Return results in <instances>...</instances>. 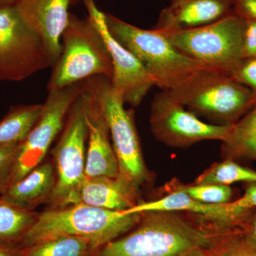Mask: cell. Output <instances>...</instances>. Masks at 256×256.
<instances>
[{
  "instance_id": "24",
  "label": "cell",
  "mask_w": 256,
  "mask_h": 256,
  "mask_svg": "<svg viewBox=\"0 0 256 256\" xmlns=\"http://www.w3.org/2000/svg\"><path fill=\"white\" fill-rule=\"evenodd\" d=\"M166 190L168 192H184L197 201L213 204L228 203L232 196V190L230 186L215 184H193L186 185L175 181L168 184Z\"/></svg>"
},
{
  "instance_id": "22",
  "label": "cell",
  "mask_w": 256,
  "mask_h": 256,
  "mask_svg": "<svg viewBox=\"0 0 256 256\" xmlns=\"http://www.w3.org/2000/svg\"><path fill=\"white\" fill-rule=\"evenodd\" d=\"M228 156H242L256 160V104L242 119L230 126L223 141Z\"/></svg>"
},
{
  "instance_id": "18",
  "label": "cell",
  "mask_w": 256,
  "mask_h": 256,
  "mask_svg": "<svg viewBox=\"0 0 256 256\" xmlns=\"http://www.w3.org/2000/svg\"><path fill=\"white\" fill-rule=\"evenodd\" d=\"M55 184L53 161H44L22 178L10 184L0 197L22 210H34L42 204H48Z\"/></svg>"
},
{
  "instance_id": "13",
  "label": "cell",
  "mask_w": 256,
  "mask_h": 256,
  "mask_svg": "<svg viewBox=\"0 0 256 256\" xmlns=\"http://www.w3.org/2000/svg\"><path fill=\"white\" fill-rule=\"evenodd\" d=\"M70 4V0H18L15 4L24 22L41 38L52 68L62 54L60 40L68 24Z\"/></svg>"
},
{
  "instance_id": "27",
  "label": "cell",
  "mask_w": 256,
  "mask_h": 256,
  "mask_svg": "<svg viewBox=\"0 0 256 256\" xmlns=\"http://www.w3.org/2000/svg\"><path fill=\"white\" fill-rule=\"evenodd\" d=\"M229 75L236 82L250 89L256 97V57L244 58Z\"/></svg>"
},
{
  "instance_id": "6",
  "label": "cell",
  "mask_w": 256,
  "mask_h": 256,
  "mask_svg": "<svg viewBox=\"0 0 256 256\" xmlns=\"http://www.w3.org/2000/svg\"><path fill=\"white\" fill-rule=\"evenodd\" d=\"M168 92L184 107L228 126L236 122L256 104V97L250 89L229 74L213 68L200 70Z\"/></svg>"
},
{
  "instance_id": "12",
  "label": "cell",
  "mask_w": 256,
  "mask_h": 256,
  "mask_svg": "<svg viewBox=\"0 0 256 256\" xmlns=\"http://www.w3.org/2000/svg\"><path fill=\"white\" fill-rule=\"evenodd\" d=\"M88 16L102 34L110 52L112 64L111 86L124 104L137 107L153 86H156L141 62L132 52L111 35L106 24L105 13L98 10L95 0H82Z\"/></svg>"
},
{
  "instance_id": "5",
  "label": "cell",
  "mask_w": 256,
  "mask_h": 256,
  "mask_svg": "<svg viewBox=\"0 0 256 256\" xmlns=\"http://www.w3.org/2000/svg\"><path fill=\"white\" fill-rule=\"evenodd\" d=\"M82 92L92 96L107 121L112 148L118 164L119 175L140 188L150 180L143 158L134 114L114 92L111 79L95 76L80 82Z\"/></svg>"
},
{
  "instance_id": "8",
  "label": "cell",
  "mask_w": 256,
  "mask_h": 256,
  "mask_svg": "<svg viewBox=\"0 0 256 256\" xmlns=\"http://www.w3.org/2000/svg\"><path fill=\"white\" fill-rule=\"evenodd\" d=\"M244 23L233 11L202 28L162 33L184 54L208 68L229 74L244 60Z\"/></svg>"
},
{
  "instance_id": "11",
  "label": "cell",
  "mask_w": 256,
  "mask_h": 256,
  "mask_svg": "<svg viewBox=\"0 0 256 256\" xmlns=\"http://www.w3.org/2000/svg\"><path fill=\"white\" fill-rule=\"evenodd\" d=\"M150 124L156 140L172 148H188L204 140H220L230 126L202 122L169 92L162 90L152 101Z\"/></svg>"
},
{
  "instance_id": "29",
  "label": "cell",
  "mask_w": 256,
  "mask_h": 256,
  "mask_svg": "<svg viewBox=\"0 0 256 256\" xmlns=\"http://www.w3.org/2000/svg\"><path fill=\"white\" fill-rule=\"evenodd\" d=\"M234 11L244 20L256 22V0H234Z\"/></svg>"
},
{
  "instance_id": "25",
  "label": "cell",
  "mask_w": 256,
  "mask_h": 256,
  "mask_svg": "<svg viewBox=\"0 0 256 256\" xmlns=\"http://www.w3.org/2000/svg\"><path fill=\"white\" fill-rule=\"evenodd\" d=\"M208 248L213 256H256V248L244 240L239 228L218 234Z\"/></svg>"
},
{
  "instance_id": "32",
  "label": "cell",
  "mask_w": 256,
  "mask_h": 256,
  "mask_svg": "<svg viewBox=\"0 0 256 256\" xmlns=\"http://www.w3.org/2000/svg\"><path fill=\"white\" fill-rule=\"evenodd\" d=\"M182 256H213L208 247H197L185 252Z\"/></svg>"
},
{
  "instance_id": "26",
  "label": "cell",
  "mask_w": 256,
  "mask_h": 256,
  "mask_svg": "<svg viewBox=\"0 0 256 256\" xmlns=\"http://www.w3.org/2000/svg\"><path fill=\"white\" fill-rule=\"evenodd\" d=\"M20 142L0 144V196L8 188Z\"/></svg>"
},
{
  "instance_id": "20",
  "label": "cell",
  "mask_w": 256,
  "mask_h": 256,
  "mask_svg": "<svg viewBox=\"0 0 256 256\" xmlns=\"http://www.w3.org/2000/svg\"><path fill=\"white\" fill-rule=\"evenodd\" d=\"M97 247L88 239L60 236L20 248L21 256H92Z\"/></svg>"
},
{
  "instance_id": "21",
  "label": "cell",
  "mask_w": 256,
  "mask_h": 256,
  "mask_svg": "<svg viewBox=\"0 0 256 256\" xmlns=\"http://www.w3.org/2000/svg\"><path fill=\"white\" fill-rule=\"evenodd\" d=\"M44 104L12 107L0 121V144L22 142L41 116Z\"/></svg>"
},
{
  "instance_id": "2",
  "label": "cell",
  "mask_w": 256,
  "mask_h": 256,
  "mask_svg": "<svg viewBox=\"0 0 256 256\" xmlns=\"http://www.w3.org/2000/svg\"><path fill=\"white\" fill-rule=\"evenodd\" d=\"M140 218L141 213L104 210L82 204L48 208L38 214L18 248L60 236L88 239L98 248L128 233Z\"/></svg>"
},
{
  "instance_id": "7",
  "label": "cell",
  "mask_w": 256,
  "mask_h": 256,
  "mask_svg": "<svg viewBox=\"0 0 256 256\" xmlns=\"http://www.w3.org/2000/svg\"><path fill=\"white\" fill-rule=\"evenodd\" d=\"M88 136L86 99L82 92L72 104L52 151L56 184L47 204L50 208L75 204L78 188L86 178Z\"/></svg>"
},
{
  "instance_id": "28",
  "label": "cell",
  "mask_w": 256,
  "mask_h": 256,
  "mask_svg": "<svg viewBox=\"0 0 256 256\" xmlns=\"http://www.w3.org/2000/svg\"><path fill=\"white\" fill-rule=\"evenodd\" d=\"M244 34H242L244 58H255L256 57V22L244 20Z\"/></svg>"
},
{
  "instance_id": "3",
  "label": "cell",
  "mask_w": 256,
  "mask_h": 256,
  "mask_svg": "<svg viewBox=\"0 0 256 256\" xmlns=\"http://www.w3.org/2000/svg\"><path fill=\"white\" fill-rule=\"evenodd\" d=\"M112 36L136 56L162 90L172 92L200 70L208 68L180 52L164 34L146 30L105 13Z\"/></svg>"
},
{
  "instance_id": "1",
  "label": "cell",
  "mask_w": 256,
  "mask_h": 256,
  "mask_svg": "<svg viewBox=\"0 0 256 256\" xmlns=\"http://www.w3.org/2000/svg\"><path fill=\"white\" fill-rule=\"evenodd\" d=\"M224 232L186 212H141L130 230L96 249L92 256H182L195 248L210 246Z\"/></svg>"
},
{
  "instance_id": "14",
  "label": "cell",
  "mask_w": 256,
  "mask_h": 256,
  "mask_svg": "<svg viewBox=\"0 0 256 256\" xmlns=\"http://www.w3.org/2000/svg\"><path fill=\"white\" fill-rule=\"evenodd\" d=\"M168 193V195L159 200L150 202L141 201L137 206L126 212H186L202 217L207 222L224 228H239L248 216L236 206L234 202L213 204L197 201L184 192L174 191Z\"/></svg>"
},
{
  "instance_id": "9",
  "label": "cell",
  "mask_w": 256,
  "mask_h": 256,
  "mask_svg": "<svg viewBox=\"0 0 256 256\" xmlns=\"http://www.w3.org/2000/svg\"><path fill=\"white\" fill-rule=\"evenodd\" d=\"M50 67L41 38L24 22L16 6H0V82H22Z\"/></svg>"
},
{
  "instance_id": "34",
  "label": "cell",
  "mask_w": 256,
  "mask_h": 256,
  "mask_svg": "<svg viewBox=\"0 0 256 256\" xmlns=\"http://www.w3.org/2000/svg\"><path fill=\"white\" fill-rule=\"evenodd\" d=\"M18 0H0V6L15 5Z\"/></svg>"
},
{
  "instance_id": "10",
  "label": "cell",
  "mask_w": 256,
  "mask_h": 256,
  "mask_svg": "<svg viewBox=\"0 0 256 256\" xmlns=\"http://www.w3.org/2000/svg\"><path fill=\"white\" fill-rule=\"evenodd\" d=\"M82 92L80 82L48 90L41 116L20 144L10 184L22 178L44 161L52 143L63 129L72 104Z\"/></svg>"
},
{
  "instance_id": "4",
  "label": "cell",
  "mask_w": 256,
  "mask_h": 256,
  "mask_svg": "<svg viewBox=\"0 0 256 256\" xmlns=\"http://www.w3.org/2000/svg\"><path fill=\"white\" fill-rule=\"evenodd\" d=\"M62 52L54 66L48 90L63 88L95 76H112L110 52L100 30L88 16L70 14L62 35Z\"/></svg>"
},
{
  "instance_id": "31",
  "label": "cell",
  "mask_w": 256,
  "mask_h": 256,
  "mask_svg": "<svg viewBox=\"0 0 256 256\" xmlns=\"http://www.w3.org/2000/svg\"><path fill=\"white\" fill-rule=\"evenodd\" d=\"M239 228L244 240L256 248V214L252 218L246 220Z\"/></svg>"
},
{
  "instance_id": "35",
  "label": "cell",
  "mask_w": 256,
  "mask_h": 256,
  "mask_svg": "<svg viewBox=\"0 0 256 256\" xmlns=\"http://www.w3.org/2000/svg\"><path fill=\"white\" fill-rule=\"evenodd\" d=\"M78 1H80V0H70V2H72V4H76V3L78 2Z\"/></svg>"
},
{
  "instance_id": "23",
  "label": "cell",
  "mask_w": 256,
  "mask_h": 256,
  "mask_svg": "<svg viewBox=\"0 0 256 256\" xmlns=\"http://www.w3.org/2000/svg\"><path fill=\"white\" fill-rule=\"evenodd\" d=\"M240 182L256 184V172L244 168L228 159L212 164L196 178L194 184H215L229 186Z\"/></svg>"
},
{
  "instance_id": "17",
  "label": "cell",
  "mask_w": 256,
  "mask_h": 256,
  "mask_svg": "<svg viewBox=\"0 0 256 256\" xmlns=\"http://www.w3.org/2000/svg\"><path fill=\"white\" fill-rule=\"evenodd\" d=\"M139 190L120 175L117 178L86 176L78 188L76 204L126 212L141 202Z\"/></svg>"
},
{
  "instance_id": "33",
  "label": "cell",
  "mask_w": 256,
  "mask_h": 256,
  "mask_svg": "<svg viewBox=\"0 0 256 256\" xmlns=\"http://www.w3.org/2000/svg\"><path fill=\"white\" fill-rule=\"evenodd\" d=\"M0 256H21V250L0 244Z\"/></svg>"
},
{
  "instance_id": "15",
  "label": "cell",
  "mask_w": 256,
  "mask_h": 256,
  "mask_svg": "<svg viewBox=\"0 0 256 256\" xmlns=\"http://www.w3.org/2000/svg\"><path fill=\"white\" fill-rule=\"evenodd\" d=\"M234 11V0H170L154 30L171 33L202 28Z\"/></svg>"
},
{
  "instance_id": "19",
  "label": "cell",
  "mask_w": 256,
  "mask_h": 256,
  "mask_svg": "<svg viewBox=\"0 0 256 256\" xmlns=\"http://www.w3.org/2000/svg\"><path fill=\"white\" fill-rule=\"evenodd\" d=\"M38 213L22 210L0 197V244L18 248Z\"/></svg>"
},
{
  "instance_id": "30",
  "label": "cell",
  "mask_w": 256,
  "mask_h": 256,
  "mask_svg": "<svg viewBox=\"0 0 256 256\" xmlns=\"http://www.w3.org/2000/svg\"><path fill=\"white\" fill-rule=\"evenodd\" d=\"M236 206L244 213L250 214V210L256 208V184H252L247 188L244 196L234 202Z\"/></svg>"
},
{
  "instance_id": "16",
  "label": "cell",
  "mask_w": 256,
  "mask_h": 256,
  "mask_svg": "<svg viewBox=\"0 0 256 256\" xmlns=\"http://www.w3.org/2000/svg\"><path fill=\"white\" fill-rule=\"evenodd\" d=\"M88 136L86 176H119L118 164L112 143L107 121L98 102L86 92Z\"/></svg>"
}]
</instances>
